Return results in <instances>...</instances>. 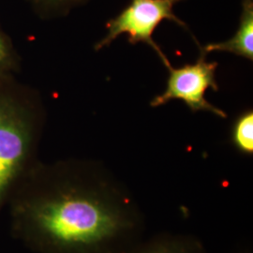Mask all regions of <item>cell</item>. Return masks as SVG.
I'll return each instance as SVG.
<instances>
[{
    "label": "cell",
    "mask_w": 253,
    "mask_h": 253,
    "mask_svg": "<svg viewBox=\"0 0 253 253\" xmlns=\"http://www.w3.org/2000/svg\"><path fill=\"white\" fill-rule=\"evenodd\" d=\"M231 139L235 148L245 155L253 154V111L248 109L235 118Z\"/></svg>",
    "instance_id": "8"
},
{
    "label": "cell",
    "mask_w": 253,
    "mask_h": 253,
    "mask_svg": "<svg viewBox=\"0 0 253 253\" xmlns=\"http://www.w3.org/2000/svg\"><path fill=\"white\" fill-rule=\"evenodd\" d=\"M37 15L42 20L63 18L73 9L84 6L89 0H27Z\"/></svg>",
    "instance_id": "7"
},
{
    "label": "cell",
    "mask_w": 253,
    "mask_h": 253,
    "mask_svg": "<svg viewBox=\"0 0 253 253\" xmlns=\"http://www.w3.org/2000/svg\"><path fill=\"white\" fill-rule=\"evenodd\" d=\"M45 104L36 88L0 75V215L20 181L39 161Z\"/></svg>",
    "instance_id": "2"
},
{
    "label": "cell",
    "mask_w": 253,
    "mask_h": 253,
    "mask_svg": "<svg viewBox=\"0 0 253 253\" xmlns=\"http://www.w3.org/2000/svg\"><path fill=\"white\" fill-rule=\"evenodd\" d=\"M21 71V57L9 35L0 26V75H16Z\"/></svg>",
    "instance_id": "9"
},
{
    "label": "cell",
    "mask_w": 253,
    "mask_h": 253,
    "mask_svg": "<svg viewBox=\"0 0 253 253\" xmlns=\"http://www.w3.org/2000/svg\"><path fill=\"white\" fill-rule=\"evenodd\" d=\"M199 46L205 54L212 52H226L253 60V0H241V13L235 35L221 42Z\"/></svg>",
    "instance_id": "5"
},
{
    "label": "cell",
    "mask_w": 253,
    "mask_h": 253,
    "mask_svg": "<svg viewBox=\"0 0 253 253\" xmlns=\"http://www.w3.org/2000/svg\"><path fill=\"white\" fill-rule=\"evenodd\" d=\"M129 253H207V251L193 235L163 233L143 239Z\"/></svg>",
    "instance_id": "6"
},
{
    "label": "cell",
    "mask_w": 253,
    "mask_h": 253,
    "mask_svg": "<svg viewBox=\"0 0 253 253\" xmlns=\"http://www.w3.org/2000/svg\"><path fill=\"white\" fill-rule=\"evenodd\" d=\"M207 55L200 50L198 59L192 64L179 68L170 66L165 90L150 101V106L157 108L171 100L183 101L192 113L208 112L219 118H226V113L206 99L208 89L217 92L219 87L216 79L217 63L208 61Z\"/></svg>",
    "instance_id": "4"
},
{
    "label": "cell",
    "mask_w": 253,
    "mask_h": 253,
    "mask_svg": "<svg viewBox=\"0 0 253 253\" xmlns=\"http://www.w3.org/2000/svg\"><path fill=\"white\" fill-rule=\"evenodd\" d=\"M10 232L34 253H129L145 217L122 181L99 161H38L9 197Z\"/></svg>",
    "instance_id": "1"
},
{
    "label": "cell",
    "mask_w": 253,
    "mask_h": 253,
    "mask_svg": "<svg viewBox=\"0 0 253 253\" xmlns=\"http://www.w3.org/2000/svg\"><path fill=\"white\" fill-rule=\"evenodd\" d=\"M183 1L186 0H130L117 16L106 23V35L95 44V51L109 47L118 37L126 35L128 43L132 45L144 43L150 46L168 69L172 66L171 62L161 46L155 42L153 35L163 21H171L189 30L174 13V7Z\"/></svg>",
    "instance_id": "3"
}]
</instances>
